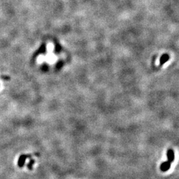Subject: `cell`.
I'll return each instance as SVG.
<instances>
[{
  "label": "cell",
  "instance_id": "obj_1",
  "mask_svg": "<svg viewBox=\"0 0 179 179\" xmlns=\"http://www.w3.org/2000/svg\"><path fill=\"white\" fill-rule=\"evenodd\" d=\"M31 156L29 155H21L20 156L19 158V160H18V166L19 167H23L25 164V163L26 161V159L28 157H30Z\"/></svg>",
  "mask_w": 179,
  "mask_h": 179
},
{
  "label": "cell",
  "instance_id": "obj_2",
  "mask_svg": "<svg viewBox=\"0 0 179 179\" xmlns=\"http://www.w3.org/2000/svg\"><path fill=\"white\" fill-rule=\"evenodd\" d=\"M171 163L167 160V161L163 162V163H161V165H160V171L163 172H167L169 171L170 168H171Z\"/></svg>",
  "mask_w": 179,
  "mask_h": 179
},
{
  "label": "cell",
  "instance_id": "obj_3",
  "mask_svg": "<svg viewBox=\"0 0 179 179\" xmlns=\"http://www.w3.org/2000/svg\"><path fill=\"white\" fill-rule=\"evenodd\" d=\"M167 160L170 163H173L174 160V152L173 149H169L167 152Z\"/></svg>",
  "mask_w": 179,
  "mask_h": 179
},
{
  "label": "cell",
  "instance_id": "obj_4",
  "mask_svg": "<svg viewBox=\"0 0 179 179\" xmlns=\"http://www.w3.org/2000/svg\"><path fill=\"white\" fill-rule=\"evenodd\" d=\"M47 51V48H46V45L43 44L40 47V48L38 49V51L36 52V53L35 54V56H37L38 55H39L40 54H45Z\"/></svg>",
  "mask_w": 179,
  "mask_h": 179
},
{
  "label": "cell",
  "instance_id": "obj_5",
  "mask_svg": "<svg viewBox=\"0 0 179 179\" xmlns=\"http://www.w3.org/2000/svg\"><path fill=\"white\" fill-rule=\"evenodd\" d=\"M170 58V56L169 54H163V55L161 56V57H160V65L162 66L165 64V62H167L169 60Z\"/></svg>",
  "mask_w": 179,
  "mask_h": 179
},
{
  "label": "cell",
  "instance_id": "obj_6",
  "mask_svg": "<svg viewBox=\"0 0 179 179\" xmlns=\"http://www.w3.org/2000/svg\"><path fill=\"white\" fill-rule=\"evenodd\" d=\"M34 163H35V160L33 159H31L30 161L28 163V165H27V167L29 169V170H32L33 165H34Z\"/></svg>",
  "mask_w": 179,
  "mask_h": 179
},
{
  "label": "cell",
  "instance_id": "obj_7",
  "mask_svg": "<svg viewBox=\"0 0 179 179\" xmlns=\"http://www.w3.org/2000/svg\"><path fill=\"white\" fill-rule=\"evenodd\" d=\"M61 48H62V47H61V46L60 45H59V44H56V45H55V53H59V52L61 51Z\"/></svg>",
  "mask_w": 179,
  "mask_h": 179
},
{
  "label": "cell",
  "instance_id": "obj_8",
  "mask_svg": "<svg viewBox=\"0 0 179 179\" xmlns=\"http://www.w3.org/2000/svg\"><path fill=\"white\" fill-rule=\"evenodd\" d=\"M62 62H59L57 64V65L56 66V69H60V68H61V67H62Z\"/></svg>",
  "mask_w": 179,
  "mask_h": 179
},
{
  "label": "cell",
  "instance_id": "obj_9",
  "mask_svg": "<svg viewBox=\"0 0 179 179\" xmlns=\"http://www.w3.org/2000/svg\"><path fill=\"white\" fill-rule=\"evenodd\" d=\"M43 69L44 70V71H47V69H48V67H47V64L43 65Z\"/></svg>",
  "mask_w": 179,
  "mask_h": 179
}]
</instances>
